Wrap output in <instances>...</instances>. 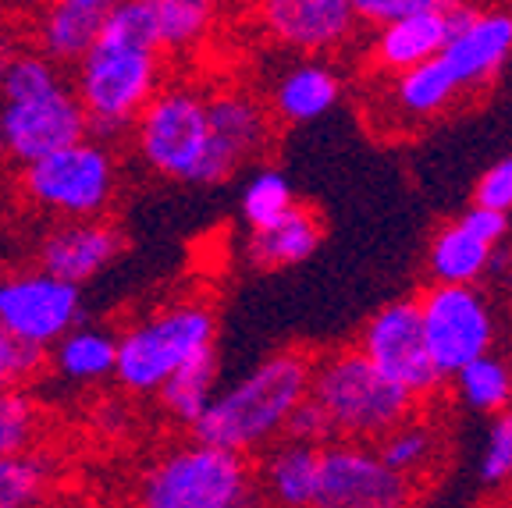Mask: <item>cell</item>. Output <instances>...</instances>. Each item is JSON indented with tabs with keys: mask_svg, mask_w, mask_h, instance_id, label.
<instances>
[{
	"mask_svg": "<svg viewBox=\"0 0 512 508\" xmlns=\"http://www.w3.org/2000/svg\"><path fill=\"white\" fill-rule=\"evenodd\" d=\"M466 96L448 79L438 57L420 68H409L402 75L384 79L381 96H377V118L392 128H416L431 125L441 114L456 111Z\"/></svg>",
	"mask_w": 512,
	"mask_h": 508,
	"instance_id": "obj_18",
	"label": "cell"
},
{
	"mask_svg": "<svg viewBox=\"0 0 512 508\" xmlns=\"http://www.w3.org/2000/svg\"><path fill=\"white\" fill-rule=\"evenodd\" d=\"M424 4L427 0H352V11H356L360 25L381 29V25H392V22H402V18L416 15Z\"/></svg>",
	"mask_w": 512,
	"mask_h": 508,
	"instance_id": "obj_36",
	"label": "cell"
},
{
	"mask_svg": "<svg viewBox=\"0 0 512 508\" xmlns=\"http://www.w3.org/2000/svg\"><path fill=\"white\" fill-rule=\"evenodd\" d=\"M310 398L331 420L335 441L349 445H377L420 409V402H413L406 391L384 381L356 352V345L313 359Z\"/></svg>",
	"mask_w": 512,
	"mask_h": 508,
	"instance_id": "obj_3",
	"label": "cell"
},
{
	"mask_svg": "<svg viewBox=\"0 0 512 508\" xmlns=\"http://www.w3.org/2000/svg\"><path fill=\"white\" fill-rule=\"evenodd\" d=\"M338 100H342L338 68H331L328 61H299L278 75L267 111L285 125H306L324 118L331 107H338Z\"/></svg>",
	"mask_w": 512,
	"mask_h": 508,
	"instance_id": "obj_20",
	"label": "cell"
},
{
	"mask_svg": "<svg viewBox=\"0 0 512 508\" xmlns=\"http://www.w3.org/2000/svg\"><path fill=\"white\" fill-rule=\"evenodd\" d=\"M256 477L246 455L210 445L171 448L139 477L136 508H253Z\"/></svg>",
	"mask_w": 512,
	"mask_h": 508,
	"instance_id": "obj_6",
	"label": "cell"
},
{
	"mask_svg": "<svg viewBox=\"0 0 512 508\" xmlns=\"http://www.w3.org/2000/svg\"><path fill=\"white\" fill-rule=\"evenodd\" d=\"M43 356L47 352L25 349L15 338L0 334V391H18L25 381H32L43 370V363H47Z\"/></svg>",
	"mask_w": 512,
	"mask_h": 508,
	"instance_id": "obj_34",
	"label": "cell"
},
{
	"mask_svg": "<svg viewBox=\"0 0 512 508\" xmlns=\"http://www.w3.org/2000/svg\"><path fill=\"white\" fill-rule=\"evenodd\" d=\"M82 139L89 121L61 68L22 47L0 75V157L29 167Z\"/></svg>",
	"mask_w": 512,
	"mask_h": 508,
	"instance_id": "obj_2",
	"label": "cell"
},
{
	"mask_svg": "<svg viewBox=\"0 0 512 508\" xmlns=\"http://www.w3.org/2000/svg\"><path fill=\"white\" fill-rule=\"evenodd\" d=\"M324 242V221L317 217V210L296 203L285 217H278L274 224L260 231H249L246 239V260L256 270H285L306 263Z\"/></svg>",
	"mask_w": 512,
	"mask_h": 508,
	"instance_id": "obj_21",
	"label": "cell"
},
{
	"mask_svg": "<svg viewBox=\"0 0 512 508\" xmlns=\"http://www.w3.org/2000/svg\"><path fill=\"white\" fill-rule=\"evenodd\" d=\"M285 441H292V445H306V448H328L331 441H335V430H331V420L324 416V409H320L313 398H303V402L292 409V416H288L285 423Z\"/></svg>",
	"mask_w": 512,
	"mask_h": 508,
	"instance_id": "obj_33",
	"label": "cell"
},
{
	"mask_svg": "<svg viewBox=\"0 0 512 508\" xmlns=\"http://www.w3.org/2000/svg\"><path fill=\"white\" fill-rule=\"evenodd\" d=\"M68 86L89 121V139L107 143L136 125L143 107L160 93L164 54L96 40V47L75 64V79Z\"/></svg>",
	"mask_w": 512,
	"mask_h": 508,
	"instance_id": "obj_4",
	"label": "cell"
},
{
	"mask_svg": "<svg viewBox=\"0 0 512 508\" xmlns=\"http://www.w3.org/2000/svg\"><path fill=\"white\" fill-rule=\"evenodd\" d=\"M207 349H217V317L207 302H175L118 334L114 381L132 395H157L171 377Z\"/></svg>",
	"mask_w": 512,
	"mask_h": 508,
	"instance_id": "obj_5",
	"label": "cell"
},
{
	"mask_svg": "<svg viewBox=\"0 0 512 508\" xmlns=\"http://www.w3.org/2000/svg\"><path fill=\"white\" fill-rule=\"evenodd\" d=\"M256 15L278 47L296 50L306 61L345 47L360 29L352 0H267Z\"/></svg>",
	"mask_w": 512,
	"mask_h": 508,
	"instance_id": "obj_15",
	"label": "cell"
},
{
	"mask_svg": "<svg viewBox=\"0 0 512 508\" xmlns=\"http://www.w3.org/2000/svg\"><path fill=\"white\" fill-rule=\"evenodd\" d=\"M512 57V8H477L463 4L456 18V29L448 36L438 64L456 82L459 93H484L498 79Z\"/></svg>",
	"mask_w": 512,
	"mask_h": 508,
	"instance_id": "obj_13",
	"label": "cell"
},
{
	"mask_svg": "<svg viewBox=\"0 0 512 508\" xmlns=\"http://www.w3.org/2000/svg\"><path fill=\"white\" fill-rule=\"evenodd\" d=\"M160 54L200 47L217 25V8L207 0H153Z\"/></svg>",
	"mask_w": 512,
	"mask_h": 508,
	"instance_id": "obj_28",
	"label": "cell"
},
{
	"mask_svg": "<svg viewBox=\"0 0 512 508\" xmlns=\"http://www.w3.org/2000/svg\"><path fill=\"white\" fill-rule=\"evenodd\" d=\"M210 150L203 160L200 185H217L235 175V167L256 160L274 143V121L253 93L246 89H217L207 93Z\"/></svg>",
	"mask_w": 512,
	"mask_h": 508,
	"instance_id": "obj_14",
	"label": "cell"
},
{
	"mask_svg": "<svg viewBox=\"0 0 512 508\" xmlns=\"http://www.w3.org/2000/svg\"><path fill=\"white\" fill-rule=\"evenodd\" d=\"M118 363V334L96 324H79L50 349L54 374L72 384H96L114 377Z\"/></svg>",
	"mask_w": 512,
	"mask_h": 508,
	"instance_id": "obj_24",
	"label": "cell"
},
{
	"mask_svg": "<svg viewBox=\"0 0 512 508\" xmlns=\"http://www.w3.org/2000/svg\"><path fill=\"white\" fill-rule=\"evenodd\" d=\"M82 324V288L25 267L0 274V334L36 352H50Z\"/></svg>",
	"mask_w": 512,
	"mask_h": 508,
	"instance_id": "obj_10",
	"label": "cell"
},
{
	"mask_svg": "<svg viewBox=\"0 0 512 508\" xmlns=\"http://www.w3.org/2000/svg\"><path fill=\"white\" fill-rule=\"evenodd\" d=\"M40 427V405L29 391H0V459L29 455L36 437H40Z\"/></svg>",
	"mask_w": 512,
	"mask_h": 508,
	"instance_id": "obj_31",
	"label": "cell"
},
{
	"mask_svg": "<svg viewBox=\"0 0 512 508\" xmlns=\"http://www.w3.org/2000/svg\"><path fill=\"white\" fill-rule=\"evenodd\" d=\"M50 480V462L36 452L0 459V508H40Z\"/></svg>",
	"mask_w": 512,
	"mask_h": 508,
	"instance_id": "obj_30",
	"label": "cell"
},
{
	"mask_svg": "<svg viewBox=\"0 0 512 508\" xmlns=\"http://www.w3.org/2000/svg\"><path fill=\"white\" fill-rule=\"evenodd\" d=\"M356 352L374 366L384 381H392L395 388L406 391L413 402H427L445 384V377L434 370L431 356H427L416 299H395L388 306H381L363 324Z\"/></svg>",
	"mask_w": 512,
	"mask_h": 508,
	"instance_id": "obj_11",
	"label": "cell"
},
{
	"mask_svg": "<svg viewBox=\"0 0 512 508\" xmlns=\"http://www.w3.org/2000/svg\"><path fill=\"white\" fill-rule=\"evenodd\" d=\"M473 207L495 210V214H512V153H505L502 160L484 171L473 185Z\"/></svg>",
	"mask_w": 512,
	"mask_h": 508,
	"instance_id": "obj_35",
	"label": "cell"
},
{
	"mask_svg": "<svg viewBox=\"0 0 512 508\" xmlns=\"http://www.w3.org/2000/svg\"><path fill=\"white\" fill-rule=\"evenodd\" d=\"M459 224H463L466 231H470L473 239H480L484 246L498 249L505 242V235H509L512 221L505 214H495V210H480V207H470L463 217H456Z\"/></svg>",
	"mask_w": 512,
	"mask_h": 508,
	"instance_id": "obj_37",
	"label": "cell"
},
{
	"mask_svg": "<svg viewBox=\"0 0 512 508\" xmlns=\"http://www.w3.org/2000/svg\"><path fill=\"white\" fill-rule=\"evenodd\" d=\"M480 480L491 487L512 484V405L495 416L488 430V445L480 455Z\"/></svg>",
	"mask_w": 512,
	"mask_h": 508,
	"instance_id": "obj_32",
	"label": "cell"
},
{
	"mask_svg": "<svg viewBox=\"0 0 512 508\" xmlns=\"http://www.w3.org/2000/svg\"><path fill=\"white\" fill-rule=\"evenodd\" d=\"M320 480V448L278 441L260 462V484L281 508H313Z\"/></svg>",
	"mask_w": 512,
	"mask_h": 508,
	"instance_id": "obj_22",
	"label": "cell"
},
{
	"mask_svg": "<svg viewBox=\"0 0 512 508\" xmlns=\"http://www.w3.org/2000/svg\"><path fill=\"white\" fill-rule=\"evenodd\" d=\"M370 448H374V455L392 469L395 477L416 484V480H424L427 473H431V466L438 462V455L445 445H441V434L431 420L413 416V420L395 427L392 434H384L381 441Z\"/></svg>",
	"mask_w": 512,
	"mask_h": 508,
	"instance_id": "obj_26",
	"label": "cell"
},
{
	"mask_svg": "<svg viewBox=\"0 0 512 508\" xmlns=\"http://www.w3.org/2000/svg\"><path fill=\"white\" fill-rule=\"evenodd\" d=\"M416 484L395 477L370 445L331 441L320 448L313 508H413Z\"/></svg>",
	"mask_w": 512,
	"mask_h": 508,
	"instance_id": "obj_12",
	"label": "cell"
},
{
	"mask_svg": "<svg viewBox=\"0 0 512 508\" xmlns=\"http://www.w3.org/2000/svg\"><path fill=\"white\" fill-rule=\"evenodd\" d=\"M111 0H54L36 18V54L54 68L79 64L100 40Z\"/></svg>",
	"mask_w": 512,
	"mask_h": 508,
	"instance_id": "obj_19",
	"label": "cell"
},
{
	"mask_svg": "<svg viewBox=\"0 0 512 508\" xmlns=\"http://www.w3.org/2000/svg\"><path fill=\"white\" fill-rule=\"evenodd\" d=\"M313 356L303 349H281L256 363L246 377L214 395L210 409L192 427L196 445L253 455L285 434V423L303 398H310Z\"/></svg>",
	"mask_w": 512,
	"mask_h": 508,
	"instance_id": "obj_1",
	"label": "cell"
},
{
	"mask_svg": "<svg viewBox=\"0 0 512 508\" xmlns=\"http://www.w3.org/2000/svg\"><path fill=\"white\" fill-rule=\"evenodd\" d=\"M495 263V249L473 239L459 221H448L434 231L431 253H427V270H431V285L448 288H473Z\"/></svg>",
	"mask_w": 512,
	"mask_h": 508,
	"instance_id": "obj_23",
	"label": "cell"
},
{
	"mask_svg": "<svg viewBox=\"0 0 512 508\" xmlns=\"http://www.w3.org/2000/svg\"><path fill=\"white\" fill-rule=\"evenodd\" d=\"M25 203L61 221H100L118 192V160L111 146L82 139L64 146L18 175Z\"/></svg>",
	"mask_w": 512,
	"mask_h": 508,
	"instance_id": "obj_7",
	"label": "cell"
},
{
	"mask_svg": "<svg viewBox=\"0 0 512 508\" xmlns=\"http://www.w3.org/2000/svg\"><path fill=\"white\" fill-rule=\"evenodd\" d=\"M416 313L427 356L445 381H452L473 359L488 356L495 345V317L477 288L431 285L416 295Z\"/></svg>",
	"mask_w": 512,
	"mask_h": 508,
	"instance_id": "obj_9",
	"label": "cell"
},
{
	"mask_svg": "<svg viewBox=\"0 0 512 508\" xmlns=\"http://www.w3.org/2000/svg\"><path fill=\"white\" fill-rule=\"evenodd\" d=\"M296 203L299 199H296V192H292V182L281 175L278 167H260V171L242 185L239 210H242L246 228L260 231L278 221V217H285Z\"/></svg>",
	"mask_w": 512,
	"mask_h": 508,
	"instance_id": "obj_29",
	"label": "cell"
},
{
	"mask_svg": "<svg viewBox=\"0 0 512 508\" xmlns=\"http://www.w3.org/2000/svg\"><path fill=\"white\" fill-rule=\"evenodd\" d=\"M452 391L470 413L502 416L512 405V363L488 352L452 377Z\"/></svg>",
	"mask_w": 512,
	"mask_h": 508,
	"instance_id": "obj_27",
	"label": "cell"
},
{
	"mask_svg": "<svg viewBox=\"0 0 512 508\" xmlns=\"http://www.w3.org/2000/svg\"><path fill=\"white\" fill-rule=\"evenodd\" d=\"M18 50H22V47H18V40H15V36H11L8 29H0V75L8 72V64L15 61V54H18Z\"/></svg>",
	"mask_w": 512,
	"mask_h": 508,
	"instance_id": "obj_38",
	"label": "cell"
},
{
	"mask_svg": "<svg viewBox=\"0 0 512 508\" xmlns=\"http://www.w3.org/2000/svg\"><path fill=\"white\" fill-rule=\"evenodd\" d=\"M217 374H221L217 349H207V352H200V356H192L189 363H185L182 370L157 391L160 409H164L175 423H182V427L192 430L196 423H200V416L210 409L214 395L221 391L217 388Z\"/></svg>",
	"mask_w": 512,
	"mask_h": 508,
	"instance_id": "obj_25",
	"label": "cell"
},
{
	"mask_svg": "<svg viewBox=\"0 0 512 508\" xmlns=\"http://www.w3.org/2000/svg\"><path fill=\"white\" fill-rule=\"evenodd\" d=\"M459 8H463L459 0H427L416 15L374 29L367 57L377 68V79H392L434 61L456 29Z\"/></svg>",
	"mask_w": 512,
	"mask_h": 508,
	"instance_id": "obj_16",
	"label": "cell"
},
{
	"mask_svg": "<svg viewBox=\"0 0 512 508\" xmlns=\"http://www.w3.org/2000/svg\"><path fill=\"white\" fill-rule=\"evenodd\" d=\"M136 153L153 175L168 182L200 185L210 150L207 93L185 82H164L132 125Z\"/></svg>",
	"mask_w": 512,
	"mask_h": 508,
	"instance_id": "obj_8",
	"label": "cell"
},
{
	"mask_svg": "<svg viewBox=\"0 0 512 508\" xmlns=\"http://www.w3.org/2000/svg\"><path fill=\"white\" fill-rule=\"evenodd\" d=\"M125 239L111 221H64L43 235L36 249V267L47 270L50 278L68 281L82 288L86 281L100 278L107 267L121 256Z\"/></svg>",
	"mask_w": 512,
	"mask_h": 508,
	"instance_id": "obj_17",
	"label": "cell"
}]
</instances>
